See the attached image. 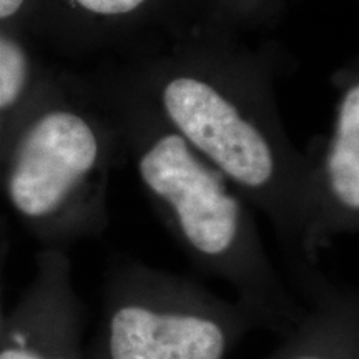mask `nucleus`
<instances>
[{
  "mask_svg": "<svg viewBox=\"0 0 359 359\" xmlns=\"http://www.w3.org/2000/svg\"><path fill=\"white\" fill-rule=\"evenodd\" d=\"M123 67L178 135L299 250L306 223L308 160L278 111L266 62L219 27L191 20Z\"/></svg>",
  "mask_w": 359,
  "mask_h": 359,
  "instance_id": "f257e3e1",
  "label": "nucleus"
},
{
  "mask_svg": "<svg viewBox=\"0 0 359 359\" xmlns=\"http://www.w3.org/2000/svg\"><path fill=\"white\" fill-rule=\"evenodd\" d=\"M118 130L138 182L191 262L228 283L262 326L290 331L303 311L273 268L251 206L161 118L127 70L87 79Z\"/></svg>",
  "mask_w": 359,
  "mask_h": 359,
  "instance_id": "f03ea898",
  "label": "nucleus"
},
{
  "mask_svg": "<svg viewBox=\"0 0 359 359\" xmlns=\"http://www.w3.org/2000/svg\"><path fill=\"white\" fill-rule=\"evenodd\" d=\"M118 130L87 79L57 74L0 142V191L45 248L98 236L109 224Z\"/></svg>",
  "mask_w": 359,
  "mask_h": 359,
  "instance_id": "7ed1b4c3",
  "label": "nucleus"
},
{
  "mask_svg": "<svg viewBox=\"0 0 359 359\" xmlns=\"http://www.w3.org/2000/svg\"><path fill=\"white\" fill-rule=\"evenodd\" d=\"M262 323L238 299L142 263L115 264L88 359H230Z\"/></svg>",
  "mask_w": 359,
  "mask_h": 359,
  "instance_id": "20e7f679",
  "label": "nucleus"
},
{
  "mask_svg": "<svg viewBox=\"0 0 359 359\" xmlns=\"http://www.w3.org/2000/svg\"><path fill=\"white\" fill-rule=\"evenodd\" d=\"M334 88L330 132L306 148V223L299 251L314 262L341 235L359 228V67L348 62L331 79Z\"/></svg>",
  "mask_w": 359,
  "mask_h": 359,
  "instance_id": "39448f33",
  "label": "nucleus"
},
{
  "mask_svg": "<svg viewBox=\"0 0 359 359\" xmlns=\"http://www.w3.org/2000/svg\"><path fill=\"white\" fill-rule=\"evenodd\" d=\"M85 308L75 290L64 250L35 255V271L6 314L0 330V359H88L83 344Z\"/></svg>",
  "mask_w": 359,
  "mask_h": 359,
  "instance_id": "423d86ee",
  "label": "nucleus"
},
{
  "mask_svg": "<svg viewBox=\"0 0 359 359\" xmlns=\"http://www.w3.org/2000/svg\"><path fill=\"white\" fill-rule=\"evenodd\" d=\"M191 22V0H42V34L67 52L168 35Z\"/></svg>",
  "mask_w": 359,
  "mask_h": 359,
  "instance_id": "0eeeda50",
  "label": "nucleus"
},
{
  "mask_svg": "<svg viewBox=\"0 0 359 359\" xmlns=\"http://www.w3.org/2000/svg\"><path fill=\"white\" fill-rule=\"evenodd\" d=\"M314 306L269 359H359V309L351 294L318 290Z\"/></svg>",
  "mask_w": 359,
  "mask_h": 359,
  "instance_id": "6e6552de",
  "label": "nucleus"
},
{
  "mask_svg": "<svg viewBox=\"0 0 359 359\" xmlns=\"http://www.w3.org/2000/svg\"><path fill=\"white\" fill-rule=\"evenodd\" d=\"M32 39L0 25V142L58 74L40 58Z\"/></svg>",
  "mask_w": 359,
  "mask_h": 359,
  "instance_id": "1a4fd4ad",
  "label": "nucleus"
},
{
  "mask_svg": "<svg viewBox=\"0 0 359 359\" xmlns=\"http://www.w3.org/2000/svg\"><path fill=\"white\" fill-rule=\"evenodd\" d=\"M293 0H191V20L228 32L271 27Z\"/></svg>",
  "mask_w": 359,
  "mask_h": 359,
  "instance_id": "9d476101",
  "label": "nucleus"
},
{
  "mask_svg": "<svg viewBox=\"0 0 359 359\" xmlns=\"http://www.w3.org/2000/svg\"><path fill=\"white\" fill-rule=\"evenodd\" d=\"M0 25L30 37L42 34V0H0Z\"/></svg>",
  "mask_w": 359,
  "mask_h": 359,
  "instance_id": "9b49d317",
  "label": "nucleus"
},
{
  "mask_svg": "<svg viewBox=\"0 0 359 359\" xmlns=\"http://www.w3.org/2000/svg\"><path fill=\"white\" fill-rule=\"evenodd\" d=\"M8 255V243L0 238V330L6 320V308H4V271H6V259Z\"/></svg>",
  "mask_w": 359,
  "mask_h": 359,
  "instance_id": "f8f14e48",
  "label": "nucleus"
}]
</instances>
